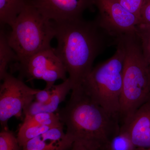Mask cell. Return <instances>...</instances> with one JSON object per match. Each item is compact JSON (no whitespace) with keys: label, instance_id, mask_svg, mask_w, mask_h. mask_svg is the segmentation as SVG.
I'll return each instance as SVG.
<instances>
[{"label":"cell","instance_id":"obj_5","mask_svg":"<svg viewBox=\"0 0 150 150\" xmlns=\"http://www.w3.org/2000/svg\"><path fill=\"white\" fill-rule=\"evenodd\" d=\"M11 27L8 40L17 55L18 64L51 47V41L55 37L54 22L27 1Z\"/></svg>","mask_w":150,"mask_h":150},{"label":"cell","instance_id":"obj_21","mask_svg":"<svg viewBox=\"0 0 150 150\" xmlns=\"http://www.w3.org/2000/svg\"><path fill=\"white\" fill-rule=\"evenodd\" d=\"M121 5L139 18L143 0H118Z\"/></svg>","mask_w":150,"mask_h":150},{"label":"cell","instance_id":"obj_17","mask_svg":"<svg viewBox=\"0 0 150 150\" xmlns=\"http://www.w3.org/2000/svg\"><path fill=\"white\" fill-rule=\"evenodd\" d=\"M24 121L51 128L64 125L58 113L55 112H40L32 116H25Z\"/></svg>","mask_w":150,"mask_h":150},{"label":"cell","instance_id":"obj_13","mask_svg":"<svg viewBox=\"0 0 150 150\" xmlns=\"http://www.w3.org/2000/svg\"><path fill=\"white\" fill-rule=\"evenodd\" d=\"M27 0H0L1 25L11 26L27 4Z\"/></svg>","mask_w":150,"mask_h":150},{"label":"cell","instance_id":"obj_2","mask_svg":"<svg viewBox=\"0 0 150 150\" xmlns=\"http://www.w3.org/2000/svg\"><path fill=\"white\" fill-rule=\"evenodd\" d=\"M58 114L74 142L91 150H103L120 131V116L94 102L82 87L74 89L69 100Z\"/></svg>","mask_w":150,"mask_h":150},{"label":"cell","instance_id":"obj_23","mask_svg":"<svg viewBox=\"0 0 150 150\" xmlns=\"http://www.w3.org/2000/svg\"><path fill=\"white\" fill-rule=\"evenodd\" d=\"M70 150H91L79 142H75Z\"/></svg>","mask_w":150,"mask_h":150},{"label":"cell","instance_id":"obj_15","mask_svg":"<svg viewBox=\"0 0 150 150\" xmlns=\"http://www.w3.org/2000/svg\"><path fill=\"white\" fill-rule=\"evenodd\" d=\"M51 128H53L23 121L17 137L19 144L23 147L30 140L42 135Z\"/></svg>","mask_w":150,"mask_h":150},{"label":"cell","instance_id":"obj_9","mask_svg":"<svg viewBox=\"0 0 150 150\" xmlns=\"http://www.w3.org/2000/svg\"><path fill=\"white\" fill-rule=\"evenodd\" d=\"M44 17L54 22L82 18L84 12L94 5V0H27Z\"/></svg>","mask_w":150,"mask_h":150},{"label":"cell","instance_id":"obj_1","mask_svg":"<svg viewBox=\"0 0 150 150\" xmlns=\"http://www.w3.org/2000/svg\"><path fill=\"white\" fill-rule=\"evenodd\" d=\"M53 22L57 40L55 52L69 74L72 90L80 87L92 70L95 59L107 46L106 36H110L96 20L87 21L82 18Z\"/></svg>","mask_w":150,"mask_h":150},{"label":"cell","instance_id":"obj_7","mask_svg":"<svg viewBox=\"0 0 150 150\" xmlns=\"http://www.w3.org/2000/svg\"><path fill=\"white\" fill-rule=\"evenodd\" d=\"M99 15L96 21L100 27L116 39L125 34L136 33L138 17L126 10L118 0H94Z\"/></svg>","mask_w":150,"mask_h":150},{"label":"cell","instance_id":"obj_3","mask_svg":"<svg viewBox=\"0 0 150 150\" xmlns=\"http://www.w3.org/2000/svg\"><path fill=\"white\" fill-rule=\"evenodd\" d=\"M117 38L122 42L125 52L119 113L123 125L128 123L137 110L150 99V69L136 33Z\"/></svg>","mask_w":150,"mask_h":150},{"label":"cell","instance_id":"obj_4","mask_svg":"<svg viewBox=\"0 0 150 150\" xmlns=\"http://www.w3.org/2000/svg\"><path fill=\"white\" fill-rule=\"evenodd\" d=\"M115 54L93 68L81 86L95 102L108 112L120 116L125 52L119 38L115 39Z\"/></svg>","mask_w":150,"mask_h":150},{"label":"cell","instance_id":"obj_8","mask_svg":"<svg viewBox=\"0 0 150 150\" xmlns=\"http://www.w3.org/2000/svg\"><path fill=\"white\" fill-rule=\"evenodd\" d=\"M18 67L29 79L46 81L47 88H52L57 80L68 79L64 65L52 47L33 55Z\"/></svg>","mask_w":150,"mask_h":150},{"label":"cell","instance_id":"obj_24","mask_svg":"<svg viewBox=\"0 0 150 150\" xmlns=\"http://www.w3.org/2000/svg\"><path fill=\"white\" fill-rule=\"evenodd\" d=\"M135 150H150V149H143V148H137Z\"/></svg>","mask_w":150,"mask_h":150},{"label":"cell","instance_id":"obj_16","mask_svg":"<svg viewBox=\"0 0 150 150\" xmlns=\"http://www.w3.org/2000/svg\"><path fill=\"white\" fill-rule=\"evenodd\" d=\"M136 148L128 132L121 126L120 131L109 141L103 150H135Z\"/></svg>","mask_w":150,"mask_h":150},{"label":"cell","instance_id":"obj_11","mask_svg":"<svg viewBox=\"0 0 150 150\" xmlns=\"http://www.w3.org/2000/svg\"><path fill=\"white\" fill-rule=\"evenodd\" d=\"M74 142L64 131L63 126L54 127L30 140L23 150H68Z\"/></svg>","mask_w":150,"mask_h":150},{"label":"cell","instance_id":"obj_22","mask_svg":"<svg viewBox=\"0 0 150 150\" xmlns=\"http://www.w3.org/2000/svg\"><path fill=\"white\" fill-rule=\"evenodd\" d=\"M52 88H48L46 87L42 90H39L35 94V101L42 105L48 104L50 101L52 95Z\"/></svg>","mask_w":150,"mask_h":150},{"label":"cell","instance_id":"obj_6","mask_svg":"<svg viewBox=\"0 0 150 150\" xmlns=\"http://www.w3.org/2000/svg\"><path fill=\"white\" fill-rule=\"evenodd\" d=\"M2 81L0 87V121L5 129L11 118H21L24 109L33 101L39 89L29 87L8 73Z\"/></svg>","mask_w":150,"mask_h":150},{"label":"cell","instance_id":"obj_20","mask_svg":"<svg viewBox=\"0 0 150 150\" xmlns=\"http://www.w3.org/2000/svg\"><path fill=\"white\" fill-rule=\"evenodd\" d=\"M139 24L150 25V0H143L139 16Z\"/></svg>","mask_w":150,"mask_h":150},{"label":"cell","instance_id":"obj_14","mask_svg":"<svg viewBox=\"0 0 150 150\" xmlns=\"http://www.w3.org/2000/svg\"><path fill=\"white\" fill-rule=\"evenodd\" d=\"M13 61L18 62L17 55L8 40L7 34L3 30L0 32V79L2 80L7 74L8 64Z\"/></svg>","mask_w":150,"mask_h":150},{"label":"cell","instance_id":"obj_12","mask_svg":"<svg viewBox=\"0 0 150 150\" xmlns=\"http://www.w3.org/2000/svg\"><path fill=\"white\" fill-rule=\"evenodd\" d=\"M72 90V85L69 78L63 81L62 83L54 85L52 88L51 99L48 104L42 105L36 101H33L24 109L25 117L32 116L40 112H55L58 110L59 105L65 100L67 94Z\"/></svg>","mask_w":150,"mask_h":150},{"label":"cell","instance_id":"obj_18","mask_svg":"<svg viewBox=\"0 0 150 150\" xmlns=\"http://www.w3.org/2000/svg\"><path fill=\"white\" fill-rule=\"evenodd\" d=\"M136 34L140 40L145 60L150 69V25H138Z\"/></svg>","mask_w":150,"mask_h":150},{"label":"cell","instance_id":"obj_10","mask_svg":"<svg viewBox=\"0 0 150 150\" xmlns=\"http://www.w3.org/2000/svg\"><path fill=\"white\" fill-rule=\"evenodd\" d=\"M137 148L150 149V99L142 105L127 123L121 125Z\"/></svg>","mask_w":150,"mask_h":150},{"label":"cell","instance_id":"obj_19","mask_svg":"<svg viewBox=\"0 0 150 150\" xmlns=\"http://www.w3.org/2000/svg\"><path fill=\"white\" fill-rule=\"evenodd\" d=\"M17 137L5 129L0 133V150H23Z\"/></svg>","mask_w":150,"mask_h":150}]
</instances>
